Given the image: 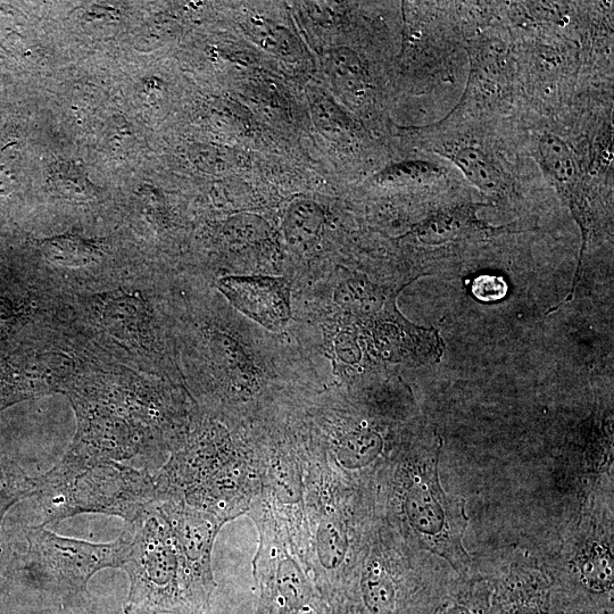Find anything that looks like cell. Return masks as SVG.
<instances>
[{
	"label": "cell",
	"mask_w": 614,
	"mask_h": 614,
	"mask_svg": "<svg viewBox=\"0 0 614 614\" xmlns=\"http://www.w3.org/2000/svg\"><path fill=\"white\" fill-rule=\"evenodd\" d=\"M43 524L56 526L82 513L119 517L128 524L159 502L151 472L129 464L107 462L82 468L57 464L36 478Z\"/></svg>",
	"instance_id": "6da1fadb"
},
{
	"label": "cell",
	"mask_w": 614,
	"mask_h": 614,
	"mask_svg": "<svg viewBox=\"0 0 614 614\" xmlns=\"http://www.w3.org/2000/svg\"><path fill=\"white\" fill-rule=\"evenodd\" d=\"M279 591L289 605H300L305 601L307 586L301 570L293 562L282 564L279 574Z\"/></svg>",
	"instance_id": "44dd1931"
},
{
	"label": "cell",
	"mask_w": 614,
	"mask_h": 614,
	"mask_svg": "<svg viewBox=\"0 0 614 614\" xmlns=\"http://www.w3.org/2000/svg\"><path fill=\"white\" fill-rule=\"evenodd\" d=\"M381 450V439L370 431H360L345 438L340 446L339 458L346 467L367 466Z\"/></svg>",
	"instance_id": "9a60e30c"
},
{
	"label": "cell",
	"mask_w": 614,
	"mask_h": 614,
	"mask_svg": "<svg viewBox=\"0 0 614 614\" xmlns=\"http://www.w3.org/2000/svg\"><path fill=\"white\" fill-rule=\"evenodd\" d=\"M49 259L70 267H80L91 260L89 247L80 240L58 238L49 244Z\"/></svg>",
	"instance_id": "ffe728a7"
},
{
	"label": "cell",
	"mask_w": 614,
	"mask_h": 614,
	"mask_svg": "<svg viewBox=\"0 0 614 614\" xmlns=\"http://www.w3.org/2000/svg\"><path fill=\"white\" fill-rule=\"evenodd\" d=\"M364 604L372 614H394L396 589L391 576L379 564H372L362 579Z\"/></svg>",
	"instance_id": "8fae6325"
},
{
	"label": "cell",
	"mask_w": 614,
	"mask_h": 614,
	"mask_svg": "<svg viewBox=\"0 0 614 614\" xmlns=\"http://www.w3.org/2000/svg\"><path fill=\"white\" fill-rule=\"evenodd\" d=\"M129 525L131 542L122 569L130 589L124 613L192 614L176 538L159 502Z\"/></svg>",
	"instance_id": "7a4b0ae2"
},
{
	"label": "cell",
	"mask_w": 614,
	"mask_h": 614,
	"mask_svg": "<svg viewBox=\"0 0 614 614\" xmlns=\"http://www.w3.org/2000/svg\"><path fill=\"white\" fill-rule=\"evenodd\" d=\"M517 614H543V613L535 608H526L524 610L518 611Z\"/></svg>",
	"instance_id": "484cf974"
},
{
	"label": "cell",
	"mask_w": 614,
	"mask_h": 614,
	"mask_svg": "<svg viewBox=\"0 0 614 614\" xmlns=\"http://www.w3.org/2000/svg\"><path fill=\"white\" fill-rule=\"evenodd\" d=\"M252 36L259 40L264 48L270 52L285 58L296 57L300 46L297 40L290 33L280 27H273L272 24L255 22L251 23Z\"/></svg>",
	"instance_id": "e0dca14e"
},
{
	"label": "cell",
	"mask_w": 614,
	"mask_h": 614,
	"mask_svg": "<svg viewBox=\"0 0 614 614\" xmlns=\"http://www.w3.org/2000/svg\"><path fill=\"white\" fill-rule=\"evenodd\" d=\"M319 559L322 566L335 569L343 562L347 550L344 534L334 522H323L317 536Z\"/></svg>",
	"instance_id": "2e32d148"
},
{
	"label": "cell",
	"mask_w": 614,
	"mask_h": 614,
	"mask_svg": "<svg viewBox=\"0 0 614 614\" xmlns=\"http://www.w3.org/2000/svg\"><path fill=\"white\" fill-rule=\"evenodd\" d=\"M310 107L315 127L322 134L337 140L350 132V121L333 98L315 90L310 96Z\"/></svg>",
	"instance_id": "7c38bea8"
},
{
	"label": "cell",
	"mask_w": 614,
	"mask_h": 614,
	"mask_svg": "<svg viewBox=\"0 0 614 614\" xmlns=\"http://www.w3.org/2000/svg\"><path fill=\"white\" fill-rule=\"evenodd\" d=\"M221 293L236 309L271 331H280L292 317L290 285L284 278L226 277Z\"/></svg>",
	"instance_id": "8992f818"
},
{
	"label": "cell",
	"mask_w": 614,
	"mask_h": 614,
	"mask_svg": "<svg viewBox=\"0 0 614 614\" xmlns=\"http://www.w3.org/2000/svg\"><path fill=\"white\" fill-rule=\"evenodd\" d=\"M159 508L176 538L192 612L207 614L215 587L210 558L219 528L217 521L210 514L188 509L184 504L164 503Z\"/></svg>",
	"instance_id": "5b68a950"
},
{
	"label": "cell",
	"mask_w": 614,
	"mask_h": 614,
	"mask_svg": "<svg viewBox=\"0 0 614 614\" xmlns=\"http://www.w3.org/2000/svg\"><path fill=\"white\" fill-rule=\"evenodd\" d=\"M235 157L226 149L218 147L197 148L195 163L201 170L210 173H224L234 168Z\"/></svg>",
	"instance_id": "7402d4cb"
},
{
	"label": "cell",
	"mask_w": 614,
	"mask_h": 614,
	"mask_svg": "<svg viewBox=\"0 0 614 614\" xmlns=\"http://www.w3.org/2000/svg\"><path fill=\"white\" fill-rule=\"evenodd\" d=\"M325 224V213L317 203L300 199L290 204L284 222L288 244L300 253L313 250L320 242Z\"/></svg>",
	"instance_id": "52a82bcc"
},
{
	"label": "cell",
	"mask_w": 614,
	"mask_h": 614,
	"mask_svg": "<svg viewBox=\"0 0 614 614\" xmlns=\"http://www.w3.org/2000/svg\"><path fill=\"white\" fill-rule=\"evenodd\" d=\"M583 579L589 588L597 592L609 589L613 582V566L609 553L596 547L584 561Z\"/></svg>",
	"instance_id": "ac0fdd59"
},
{
	"label": "cell",
	"mask_w": 614,
	"mask_h": 614,
	"mask_svg": "<svg viewBox=\"0 0 614 614\" xmlns=\"http://www.w3.org/2000/svg\"><path fill=\"white\" fill-rule=\"evenodd\" d=\"M441 614H471L466 608L461 605H453V607L446 608Z\"/></svg>",
	"instance_id": "d4e9b609"
},
{
	"label": "cell",
	"mask_w": 614,
	"mask_h": 614,
	"mask_svg": "<svg viewBox=\"0 0 614 614\" xmlns=\"http://www.w3.org/2000/svg\"><path fill=\"white\" fill-rule=\"evenodd\" d=\"M11 570V564L6 563L5 555H0V596L5 591Z\"/></svg>",
	"instance_id": "cb8c5ba5"
},
{
	"label": "cell",
	"mask_w": 614,
	"mask_h": 614,
	"mask_svg": "<svg viewBox=\"0 0 614 614\" xmlns=\"http://www.w3.org/2000/svg\"><path fill=\"white\" fill-rule=\"evenodd\" d=\"M37 480L13 463L0 462V527L8 509L16 502L35 495Z\"/></svg>",
	"instance_id": "4fadbf2b"
},
{
	"label": "cell",
	"mask_w": 614,
	"mask_h": 614,
	"mask_svg": "<svg viewBox=\"0 0 614 614\" xmlns=\"http://www.w3.org/2000/svg\"><path fill=\"white\" fill-rule=\"evenodd\" d=\"M472 294L481 302H497L503 300L508 294V285L501 277L480 276L472 285Z\"/></svg>",
	"instance_id": "603a6c76"
},
{
	"label": "cell",
	"mask_w": 614,
	"mask_h": 614,
	"mask_svg": "<svg viewBox=\"0 0 614 614\" xmlns=\"http://www.w3.org/2000/svg\"><path fill=\"white\" fill-rule=\"evenodd\" d=\"M228 236L236 243H259L271 235L269 223L254 214H242L228 224Z\"/></svg>",
	"instance_id": "d6986e66"
},
{
	"label": "cell",
	"mask_w": 614,
	"mask_h": 614,
	"mask_svg": "<svg viewBox=\"0 0 614 614\" xmlns=\"http://www.w3.org/2000/svg\"><path fill=\"white\" fill-rule=\"evenodd\" d=\"M442 168L438 165L420 160H410L393 165L379 172L376 179L381 184H422L431 180L441 179Z\"/></svg>",
	"instance_id": "5bb4252c"
},
{
	"label": "cell",
	"mask_w": 614,
	"mask_h": 614,
	"mask_svg": "<svg viewBox=\"0 0 614 614\" xmlns=\"http://www.w3.org/2000/svg\"><path fill=\"white\" fill-rule=\"evenodd\" d=\"M27 537L24 562L32 584L60 597L66 607L88 599V584L98 571L122 568L131 542L129 529L105 544L58 536L44 526L31 528Z\"/></svg>",
	"instance_id": "3957f363"
},
{
	"label": "cell",
	"mask_w": 614,
	"mask_h": 614,
	"mask_svg": "<svg viewBox=\"0 0 614 614\" xmlns=\"http://www.w3.org/2000/svg\"><path fill=\"white\" fill-rule=\"evenodd\" d=\"M539 155L547 173L561 186H570L577 179L574 154L560 137L546 134L538 143Z\"/></svg>",
	"instance_id": "9c48e42d"
},
{
	"label": "cell",
	"mask_w": 614,
	"mask_h": 614,
	"mask_svg": "<svg viewBox=\"0 0 614 614\" xmlns=\"http://www.w3.org/2000/svg\"><path fill=\"white\" fill-rule=\"evenodd\" d=\"M453 161L472 184L485 190H495L502 185V174L488 155L481 149L466 146L459 149Z\"/></svg>",
	"instance_id": "30bf717a"
},
{
	"label": "cell",
	"mask_w": 614,
	"mask_h": 614,
	"mask_svg": "<svg viewBox=\"0 0 614 614\" xmlns=\"http://www.w3.org/2000/svg\"><path fill=\"white\" fill-rule=\"evenodd\" d=\"M404 512L414 534L427 550L439 555L456 570L469 564L463 546L468 518L464 503L443 491L438 462L413 477L404 496Z\"/></svg>",
	"instance_id": "277c9868"
},
{
	"label": "cell",
	"mask_w": 614,
	"mask_h": 614,
	"mask_svg": "<svg viewBox=\"0 0 614 614\" xmlns=\"http://www.w3.org/2000/svg\"><path fill=\"white\" fill-rule=\"evenodd\" d=\"M326 71L331 84L346 98L360 97L369 87L367 69L351 48L337 47L326 56Z\"/></svg>",
	"instance_id": "ba28073f"
}]
</instances>
